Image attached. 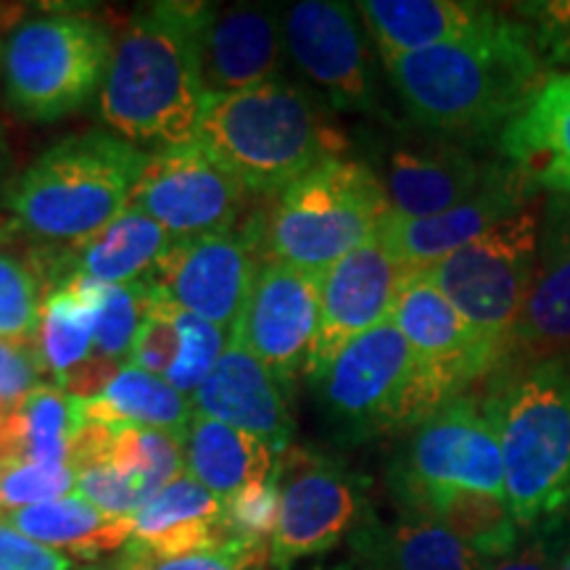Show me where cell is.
Listing matches in <instances>:
<instances>
[{
    "instance_id": "obj_1",
    "label": "cell",
    "mask_w": 570,
    "mask_h": 570,
    "mask_svg": "<svg viewBox=\"0 0 570 570\" xmlns=\"http://www.w3.org/2000/svg\"><path fill=\"white\" fill-rule=\"evenodd\" d=\"M404 111L452 140L494 138L552 80L523 21L499 17L465 40L383 63Z\"/></svg>"
},
{
    "instance_id": "obj_2",
    "label": "cell",
    "mask_w": 570,
    "mask_h": 570,
    "mask_svg": "<svg viewBox=\"0 0 570 570\" xmlns=\"http://www.w3.org/2000/svg\"><path fill=\"white\" fill-rule=\"evenodd\" d=\"M206 3H151L132 17L98 96L104 122L125 140L161 148L198 138L204 114Z\"/></svg>"
},
{
    "instance_id": "obj_3",
    "label": "cell",
    "mask_w": 570,
    "mask_h": 570,
    "mask_svg": "<svg viewBox=\"0 0 570 570\" xmlns=\"http://www.w3.org/2000/svg\"><path fill=\"white\" fill-rule=\"evenodd\" d=\"M483 412L504 460V494L518 525L539 529L570 510V352L502 365Z\"/></svg>"
},
{
    "instance_id": "obj_4",
    "label": "cell",
    "mask_w": 570,
    "mask_h": 570,
    "mask_svg": "<svg viewBox=\"0 0 570 570\" xmlns=\"http://www.w3.org/2000/svg\"><path fill=\"white\" fill-rule=\"evenodd\" d=\"M196 140L254 194L285 190L346 151V138L320 106L283 80L206 96Z\"/></svg>"
},
{
    "instance_id": "obj_5",
    "label": "cell",
    "mask_w": 570,
    "mask_h": 570,
    "mask_svg": "<svg viewBox=\"0 0 570 570\" xmlns=\"http://www.w3.org/2000/svg\"><path fill=\"white\" fill-rule=\"evenodd\" d=\"M146 159L106 130L69 135L17 177L6 209L35 238L82 244L127 209Z\"/></svg>"
},
{
    "instance_id": "obj_6",
    "label": "cell",
    "mask_w": 570,
    "mask_h": 570,
    "mask_svg": "<svg viewBox=\"0 0 570 570\" xmlns=\"http://www.w3.org/2000/svg\"><path fill=\"white\" fill-rule=\"evenodd\" d=\"M389 212L386 190L373 167L341 156L281 190L262 223V244L269 259L323 275L375 238Z\"/></svg>"
},
{
    "instance_id": "obj_7",
    "label": "cell",
    "mask_w": 570,
    "mask_h": 570,
    "mask_svg": "<svg viewBox=\"0 0 570 570\" xmlns=\"http://www.w3.org/2000/svg\"><path fill=\"white\" fill-rule=\"evenodd\" d=\"M315 383L325 417L348 444L417 428L449 404L394 320L352 341Z\"/></svg>"
},
{
    "instance_id": "obj_8",
    "label": "cell",
    "mask_w": 570,
    "mask_h": 570,
    "mask_svg": "<svg viewBox=\"0 0 570 570\" xmlns=\"http://www.w3.org/2000/svg\"><path fill=\"white\" fill-rule=\"evenodd\" d=\"M111 35L82 13H48L17 27L6 46L3 96L27 122H56L101 96Z\"/></svg>"
},
{
    "instance_id": "obj_9",
    "label": "cell",
    "mask_w": 570,
    "mask_h": 570,
    "mask_svg": "<svg viewBox=\"0 0 570 570\" xmlns=\"http://www.w3.org/2000/svg\"><path fill=\"white\" fill-rule=\"evenodd\" d=\"M541 204L533 202L473 244L425 269L433 285L508 360L539 265ZM504 365V362H502Z\"/></svg>"
},
{
    "instance_id": "obj_10",
    "label": "cell",
    "mask_w": 570,
    "mask_h": 570,
    "mask_svg": "<svg viewBox=\"0 0 570 570\" xmlns=\"http://www.w3.org/2000/svg\"><path fill=\"white\" fill-rule=\"evenodd\" d=\"M281 520L269 560L285 570L291 562L323 554L352 537L367 518V481L344 462L288 449L281 458Z\"/></svg>"
},
{
    "instance_id": "obj_11",
    "label": "cell",
    "mask_w": 570,
    "mask_h": 570,
    "mask_svg": "<svg viewBox=\"0 0 570 570\" xmlns=\"http://www.w3.org/2000/svg\"><path fill=\"white\" fill-rule=\"evenodd\" d=\"M262 225L175 240L148 273V296L233 333L259 273Z\"/></svg>"
},
{
    "instance_id": "obj_12",
    "label": "cell",
    "mask_w": 570,
    "mask_h": 570,
    "mask_svg": "<svg viewBox=\"0 0 570 570\" xmlns=\"http://www.w3.org/2000/svg\"><path fill=\"white\" fill-rule=\"evenodd\" d=\"M285 48L306 80H312L333 109L377 114L373 53L367 27L352 3L304 0L283 13Z\"/></svg>"
},
{
    "instance_id": "obj_13",
    "label": "cell",
    "mask_w": 570,
    "mask_h": 570,
    "mask_svg": "<svg viewBox=\"0 0 570 570\" xmlns=\"http://www.w3.org/2000/svg\"><path fill=\"white\" fill-rule=\"evenodd\" d=\"M244 198V185L196 140L148 156L127 206L148 214L175 240H188L230 230Z\"/></svg>"
},
{
    "instance_id": "obj_14",
    "label": "cell",
    "mask_w": 570,
    "mask_h": 570,
    "mask_svg": "<svg viewBox=\"0 0 570 570\" xmlns=\"http://www.w3.org/2000/svg\"><path fill=\"white\" fill-rule=\"evenodd\" d=\"M320 331V275L265 259L230 336L285 389L306 375Z\"/></svg>"
},
{
    "instance_id": "obj_15",
    "label": "cell",
    "mask_w": 570,
    "mask_h": 570,
    "mask_svg": "<svg viewBox=\"0 0 570 570\" xmlns=\"http://www.w3.org/2000/svg\"><path fill=\"white\" fill-rule=\"evenodd\" d=\"M420 487L470 489L508 499L497 431L473 396H460L412 428L402 458L389 470Z\"/></svg>"
},
{
    "instance_id": "obj_16",
    "label": "cell",
    "mask_w": 570,
    "mask_h": 570,
    "mask_svg": "<svg viewBox=\"0 0 570 570\" xmlns=\"http://www.w3.org/2000/svg\"><path fill=\"white\" fill-rule=\"evenodd\" d=\"M410 273L381 238L354 248L320 275V331L306 375L317 381L344 348L394 317Z\"/></svg>"
},
{
    "instance_id": "obj_17",
    "label": "cell",
    "mask_w": 570,
    "mask_h": 570,
    "mask_svg": "<svg viewBox=\"0 0 570 570\" xmlns=\"http://www.w3.org/2000/svg\"><path fill=\"white\" fill-rule=\"evenodd\" d=\"M391 320L446 402L465 396L462 391L468 386L502 367L504 356L470 327L425 269L410 273L404 281Z\"/></svg>"
},
{
    "instance_id": "obj_18",
    "label": "cell",
    "mask_w": 570,
    "mask_h": 570,
    "mask_svg": "<svg viewBox=\"0 0 570 570\" xmlns=\"http://www.w3.org/2000/svg\"><path fill=\"white\" fill-rule=\"evenodd\" d=\"M537 196L539 188L529 180V175L502 159L494 177L468 202L423 219H399L389 212L377 238L404 267L431 269L449 254L473 244L491 227L515 217L518 212L537 202Z\"/></svg>"
},
{
    "instance_id": "obj_19",
    "label": "cell",
    "mask_w": 570,
    "mask_h": 570,
    "mask_svg": "<svg viewBox=\"0 0 570 570\" xmlns=\"http://www.w3.org/2000/svg\"><path fill=\"white\" fill-rule=\"evenodd\" d=\"M502 156H483L473 142L436 138L396 146L383 161V190L391 214L423 219L449 212L487 185Z\"/></svg>"
},
{
    "instance_id": "obj_20",
    "label": "cell",
    "mask_w": 570,
    "mask_h": 570,
    "mask_svg": "<svg viewBox=\"0 0 570 570\" xmlns=\"http://www.w3.org/2000/svg\"><path fill=\"white\" fill-rule=\"evenodd\" d=\"M283 17L275 6H209L202 27V82L206 96H227L277 82L285 61Z\"/></svg>"
},
{
    "instance_id": "obj_21",
    "label": "cell",
    "mask_w": 570,
    "mask_h": 570,
    "mask_svg": "<svg viewBox=\"0 0 570 570\" xmlns=\"http://www.w3.org/2000/svg\"><path fill=\"white\" fill-rule=\"evenodd\" d=\"M570 352V196L541 204L539 265L504 365Z\"/></svg>"
},
{
    "instance_id": "obj_22",
    "label": "cell",
    "mask_w": 570,
    "mask_h": 570,
    "mask_svg": "<svg viewBox=\"0 0 570 570\" xmlns=\"http://www.w3.org/2000/svg\"><path fill=\"white\" fill-rule=\"evenodd\" d=\"M283 391V383L230 336L225 354L194 394V407L206 417L267 441L277 454H285L294 436V417Z\"/></svg>"
},
{
    "instance_id": "obj_23",
    "label": "cell",
    "mask_w": 570,
    "mask_h": 570,
    "mask_svg": "<svg viewBox=\"0 0 570 570\" xmlns=\"http://www.w3.org/2000/svg\"><path fill=\"white\" fill-rule=\"evenodd\" d=\"M389 489L399 512L436 520L489 562L508 558L523 541V529L512 515L508 499L502 497L470 489L420 487L391 473Z\"/></svg>"
},
{
    "instance_id": "obj_24",
    "label": "cell",
    "mask_w": 570,
    "mask_h": 570,
    "mask_svg": "<svg viewBox=\"0 0 570 570\" xmlns=\"http://www.w3.org/2000/svg\"><path fill=\"white\" fill-rule=\"evenodd\" d=\"M494 146L539 190L570 196V75H552L537 98L497 135Z\"/></svg>"
},
{
    "instance_id": "obj_25",
    "label": "cell",
    "mask_w": 570,
    "mask_h": 570,
    "mask_svg": "<svg viewBox=\"0 0 570 570\" xmlns=\"http://www.w3.org/2000/svg\"><path fill=\"white\" fill-rule=\"evenodd\" d=\"M356 9L383 63L465 40L502 17L489 6L462 0H365Z\"/></svg>"
},
{
    "instance_id": "obj_26",
    "label": "cell",
    "mask_w": 570,
    "mask_h": 570,
    "mask_svg": "<svg viewBox=\"0 0 570 570\" xmlns=\"http://www.w3.org/2000/svg\"><path fill=\"white\" fill-rule=\"evenodd\" d=\"M354 566L367 570H487L491 562L436 520L399 512L394 520L373 510L348 537Z\"/></svg>"
},
{
    "instance_id": "obj_27",
    "label": "cell",
    "mask_w": 570,
    "mask_h": 570,
    "mask_svg": "<svg viewBox=\"0 0 570 570\" xmlns=\"http://www.w3.org/2000/svg\"><path fill=\"white\" fill-rule=\"evenodd\" d=\"M173 244V235L148 214L127 206L104 230L75 244L63 256L53 254L56 273H63V281L82 275L104 285L140 283Z\"/></svg>"
},
{
    "instance_id": "obj_28",
    "label": "cell",
    "mask_w": 570,
    "mask_h": 570,
    "mask_svg": "<svg viewBox=\"0 0 570 570\" xmlns=\"http://www.w3.org/2000/svg\"><path fill=\"white\" fill-rule=\"evenodd\" d=\"M185 473L196 479L214 497L230 499L240 489L273 481L281 458L267 441L238 431L196 412L185 436Z\"/></svg>"
},
{
    "instance_id": "obj_29",
    "label": "cell",
    "mask_w": 570,
    "mask_h": 570,
    "mask_svg": "<svg viewBox=\"0 0 570 570\" xmlns=\"http://www.w3.org/2000/svg\"><path fill=\"white\" fill-rule=\"evenodd\" d=\"M0 518L51 550H69L80 558H98L132 539V518L104 515L77 494L11 510Z\"/></svg>"
},
{
    "instance_id": "obj_30",
    "label": "cell",
    "mask_w": 570,
    "mask_h": 570,
    "mask_svg": "<svg viewBox=\"0 0 570 570\" xmlns=\"http://www.w3.org/2000/svg\"><path fill=\"white\" fill-rule=\"evenodd\" d=\"M85 425L82 402L59 386H38L6 420L0 462L69 465V449Z\"/></svg>"
},
{
    "instance_id": "obj_31",
    "label": "cell",
    "mask_w": 570,
    "mask_h": 570,
    "mask_svg": "<svg viewBox=\"0 0 570 570\" xmlns=\"http://www.w3.org/2000/svg\"><path fill=\"white\" fill-rule=\"evenodd\" d=\"M82 415L106 425L156 428L185 441L196 407L194 399L183 396L164 377L125 365L101 396L82 402Z\"/></svg>"
},
{
    "instance_id": "obj_32",
    "label": "cell",
    "mask_w": 570,
    "mask_h": 570,
    "mask_svg": "<svg viewBox=\"0 0 570 570\" xmlns=\"http://www.w3.org/2000/svg\"><path fill=\"white\" fill-rule=\"evenodd\" d=\"M96 336V304H92V281L71 275L61 281L42 302L38 348L48 373L61 381L80 362L92 354Z\"/></svg>"
},
{
    "instance_id": "obj_33",
    "label": "cell",
    "mask_w": 570,
    "mask_h": 570,
    "mask_svg": "<svg viewBox=\"0 0 570 570\" xmlns=\"http://www.w3.org/2000/svg\"><path fill=\"white\" fill-rule=\"evenodd\" d=\"M92 304H96L92 354L122 362L125 356H130L135 336L151 306L146 283L104 285L92 281Z\"/></svg>"
},
{
    "instance_id": "obj_34",
    "label": "cell",
    "mask_w": 570,
    "mask_h": 570,
    "mask_svg": "<svg viewBox=\"0 0 570 570\" xmlns=\"http://www.w3.org/2000/svg\"><path fill=\"white\" fill-rule=\"evenodd\" d=\"M219 518H223V499L214 497L209 489L190 479L188 473H183L180 479H175L151 502H146L135 512L132 539L148 541L159 537L161 531L175 529V525Z\"/></svg>"
},
{
    "instance_id": "obj_35",
    "label": "cell",
    "mask_w": 570,
    "mask_h": 570,
    "mask_svg": "<svg viewBox=\"0 0 570 570\" xmlns=\"http://www.w3.org/2000/svg\"><path fill=\"white\" fill-rule=\"evenodd\" d=\"M40 283L24 262L0 252V341L13 346H38Z\"/></svg>"
},
{
    "instance_id": "obj_36",
    "label": "cell",
    "mask_w": 570,
    "mask_h": 570,
    "mask_svg": "<svg viewBox=\"0 0 570 570\" xmlns=\"http://www.w3.org/2000/svg\"><path fill=\"white\" fill-rule=\"evenodd\" d=\"M173 312L177 331H180V352H177L175 365L164 381L180 391L183 396L194 399L198 386L217 365L219 356L225 354L227 344H230V333L206 323L202 317L188 315V312L177 309V306H173Z\"/></svg>"
},
{
    "instance_id": "obj_37",
    "label": "cell",
    "mask_w": 570,
    "mask_h": 570,
    "mask_svg": "<svg viewBox=\"0 0 570 570\" xmlns=\"http://www.w3.org/2000/svg\"><path fill=\"white\" fill-rule=\"evenodd\" d=\"M223 520L230 544L267 552V541L273 547L277 520H281V483H277V475L273 481L254 483V487L240 489L238 494L225 499Z\"/></svg>"
},
{
    "instance_id": "obj_38",
    "label": "cell",
    "mask_w": 570,
    "mask_h": 570,
    "mask_svg": "<svg viewBox=\"0 0 570 570\" xmlns=\"http://www.w3.org/2000/svg\"><path fill=\"white\" fill-rule=\"evenodd\" d=\"M77 473L69 465L0 462V515L30 504L75 494Z\"/></svg>"
},
{
    "instance_id": "obj_39",
    "label": "cell",
    "mask_w": 570,
    "mask_h": 570,
    "mask_svg": "<svg viewBox=\"0 0 570 570\" xmlns=\"http://www.w3.org/2000/svg\"><path fill=\"white\" fill-rule=\"evenodd\" d=\"M180 352V331H177L173 304L151 298L148 315L142 320L138 336L130 348V365L146 373L167 377Z\"/></svg>"
},
{
    "instance_id": "obj_40",
    "label": "cell",
    "mask_w": 570,
    "mask_h": 570,
    "mask_svg": "<svg viewBox=\"0 0 570 570\" xmlns=\"http://www.w3.org/2000/svg\"><path fill=\"white\" fill-rule=\"evenodd\" d=\"M75 494L109 518H135V512L142 508L138 483L114 465H90L77 470Z\"/></svg>"
},
{
    "instance_id": "obj_41",
    "label": "cell",
    "mask_w": 570,
    "mask_h": 570,
    "mask_svg": "<svg viewBox=\"0 0 570 570\" xmlns=\"http://www.w3.org/2000/svg\"><path fill=\"white\" fill-rule=\"evenodd\" d=\"M515 13L529 27L541 59L550 67H570V0L518 3Z\"/></svg>"
},
{
    "instance_id": "obj_42",
    "label": "cell",
    "mask_w": 570,
    "mask_h": 570,
    "mask_svg": "<svg viewBox=\"0 0 570 570\" xmlns=\"http://www.w3.org/2000/svg\"><path fill=\"white\" fill-rule=\"evenodd\" d=\"M529 533V541H520L515 552L491 562L487 570H558L570 547V518H552Z\"/></svg>"
},
{
    "instance_id": "obj_43",
    "label": "cell",
    "mask_w": 570,
    "mask_h": 570,
    "mask_svg": "<svg viewBox=\"0 0 570 570\" xmlns=\"http://www.w3.org/2000/svg\"><path fill=\"white\" fill-rule=\"evenodd\" d=\"M46 367L38 346H13L0 341V407H17L38 389V377Z\"/></svg>"
},
{
    "instance_id": "obj_44",
    "label": "cell",
    "mask_w": 570,
    "mask_h": 570,
    "mask_svg": "<svg viewBox=\"0 0 570 570\" xmlns=\"http://www.w3.org/2000/svg\"><path fill=\"white\" fill-rule=\"evenodd\" d=\"M0 570H75V560L24 537L0 518Z\"/></svg>"
},
{
    "instance_id": "obj_45",
    "label": "cell",
    "mask_w": 570,
    "mask_h": 570,
    "mask_svg": "<svg viewBox=\"0 0 570 570\" xmlns=\"http://www.w3.org/2000/svg\"><path fill=\"white\" fill-rule=\"evenodd\" d=\"M122 370V362L109 360V356L90 354L88 360L80 362L71 373H67L59 381V389L67 391L69 396L80 399V402H90V399L101 396L114 377Z\"/></svg>"
},
{
    "instance_id": "obj_46",
    "label": "cell",
    "mask_w": 570,
    "mask_h": 570,
    "mask_svg": "<svg viewBox=\"0 0 570 570\" xmlns=\"http://www.w3.org/2000/svg\"><path fill=\"white\" fill-rule=\"evenodd\" d=\"M262 562L233 552H196L177 560H154V570H262Z\"/></svg>"
},
{
    "instance_id": "obj_47",
    "label": "cell",
    "mask_w": 570,
    "mask_h": 570,
    "mask_svg": "<svg viewBox=\"0 0 570 570\" xmlns=\"http://www.w3.org/2000/svg\"><path fill=\"white\" fill-rule=\"evenodd\" d=\"M13 183H17V177H13L11 154H9V148H6L3 135H0V206L9 202V194H11Z\"/></svg>"
},
{
    "instance_id": "obj_48",
    "label": "cell",
    "mask_w": 570,
    "mask_h": 570,
    "mask_svg": "<svg viewBox=\"0 0 570 570\" xmlns=\"http://www.w3.org/2000/svg\"><path fill=\"white\" fill-rule=\"evenodd\" d=\"M558 570H570V547H568V552L562 554V560H560V566H558Z\"/></svg>"
},
{
    "instance_id": "obj_49",
    "label": "cell",
    "mask_w": 570,
    "mask_h": 570,
    "mask_svg": "<svg viewBox=\"0 0 570 570\" xmlns=\"http://www.w3.org/2000/svg\"><path fill=\"white\" fill-rule=\"evenodd\" d=\"M317 570H367V568H360V566H336V568H317Z\"/></svg>"
},
{
    "instance_id": "obj_50",
    "label": "cell",
    "mask_w": 570,
    "mask_h": 570,
    "mask_svg": "<svg viewBox=\"0 0 570 570\" xmlns=\"http://www.w3.org/2000/svg\"><path fill=\"white\" fill-rule=\"evenodd\" d=\"M3 61H6V48L3 42H0V77H3Z\"/></svg>"
}]
</instances>
